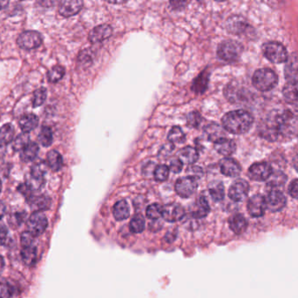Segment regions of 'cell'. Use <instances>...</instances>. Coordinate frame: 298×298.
Wrapping results in <instances>:
<instances>
[{
    "mask_svg": "<svg viewBox=\"0 0 298 298\" xmlns=\"http://www.w3.org/2000/svg\"><path fill=\"white\" fill-rule=\"evenodd\" d=\"M14 128L11 124H5L0 128V147L8 145L13 141Z\"/></svg>",
    "mask_w": 298,
    "mask_h": 298,
    "instance_id": "obj_32",
    "label": "cell"
},
{
    "mask_svg": "<svg viewBox=\"0 0 298 298\" xmlns=\"http://www.w3.org/2000/svg\"><path fill=\"white\" fill-rule=\"evenodd\" d=\"M272 173L271 166L266 162H258L250 167L248 171L249 177L256 181H267Z\"/></svg>",
    "mask_w": 298,
    "mask_h": 298,
    "instance_id": "obj_8",
    "label": "cell"
},
{
    "mask_svg": "<svg viewBox=\"0 0 298 298\" xmlns=\"http://www.w3.org/2000/svg\"><path fill=\"white\" fill-rule=\"evenodd\" d=\"M199 158L197 150L192 147H185L184 149H181L178 153V159L183 164H193L196 162Z\"/></svg>",
    "mask_w": 298,
    "mask_h": 298,
    "instance_id": "obj_24",
    "label": "cell"
},
{
    "mask_svg": "<svg viewBox=\"0 0 298 298\" xmlns=\"http://www.w3.org/2000/svg\"><path fill=\"white\" fill-rule=\"evenodd\" d=\"M170 168L166 165H159L153 170V176L157 181H165L170 175Z\"/></svg>",
    "mask_w": 298,
    "mask_h": 298,
    "instance_id": "obj_41",
    "label": "cell"
},
{
    "mask_svg": "<svg viewBox=\"0 0 298 298\" xmlns=\"http://www.w3.org/2000/svg\"><path fill=\"white\" fill-rule=\"evenodd\" d=\"M204 132H205L206 136L208 137V139L213 142H216L223 138H226L224 129L216 123L209 124L206 128H204Z\"/></svg>",
    "mask_w": 298,
    "mask_h": 298,
    "instance_id": "obj_20",
    "label": "cell"
},
{
    "mask_svg": "<svg viewBox=\"0 0 298 298\" xmlns=\"http://www.w3.org/2000/svg\"><path fill=\"white\" fill-rule=\"evenodd\" d=\"M1 189H2V185H1V181H0V192H1Z\"/></svg>",
    "mask_w": 298,
    "mask_h": 298,
    "instance_id": "obj_61",
    "label": "cell"
},
{
    "mask_svg": "<svg viewBox=\"0 0 298 298\" xmlns=\"http://www.w3.org/2000/svg\"><path fill=\"white\" fill-rule=\"evenodd\" d=\"M7 234H8V231H7L6 227L3 223H0V245H3L6 242Z\"/></svg>",
    "mask_w": 298,
    "mask_h": 298,
    "instance_id": "obj_53",
    "label": "cell"
},
{
    "mask_svg": "<svg viewBox=\"0 0 298 298\" xmlns=\"http://www.w3.org/2000/svg\"><path fill=\"white\" fill-rule=\"evenodd\" d=\"M216 1H224V0H216Z\"/></svg>",
    "mask_w": 298,
    "mask_h": 298,
    "instance_id": "obj_62",
    "label": "cell"
},
{
    "mask_svg": "<svg viewBox=\"0 0 298 298\" xmlns=\"http://www.w3.org/2000/svg\"><path fill=\"white\" fill-rule=\"evenodd\" d=\"M83 6V0H61L59 12L64 18L74 16Z\"/></svg>",
    "mask_w": 298,
    "mask_h": 298,
    "instance_id": "obj_13",
    "label": "cell"
},
{
    "mask_svg": "<svg viewBox=\"0 0 298 298\" xmlns=\"http://www.w3.org/2000/svg\"><path fill=\"white\" fill-rule=\"evenodd\" d=\"M242 52L241 44L235 41H223L219 44L217 49V55L222 61H235L239 59Z\"/></svg>",
    "mask_w": 298,
    "mask_h": 298,
    "instance_id": "obj_4",
    "label": "cell"
},
{
    "mask_svg": "<svg viewBox=\"0 0 298 298\" xmlns=\"http://www.w3.org/2000/svg\"><path fill=\"white\" fill-rule=\"evenodd\" d=\"M227 28L230 32L240 34L245 32L248 28V24L241 17L234 16L229 19L227 23Z\"/></svg>",
    "mask_w": 298,
    "mask_h": 298,
    "instance_id": "obj_25",
    "label": "cell"
},
{
    "mask_svg": "<svg viewBox=\"0 0 298 298\" xmlns=\"http://www.w3.org/2000/svg\"><path fill=\"white\" fill-rule=\"evenodd\" d=\"M247 208L252 217H261L266 210L265 198L261 194H255L249 200Z\"/></svg>",
    "mask_w": 298,
    "mask_h": 298,
    "instance_id": "obj_11",
    "label": "cell"
},
{
    "mask_svg": "<svg viewBox=\"0 0 298 298\" xmlns=\"http://www.w3.org/2000/svg\"><path fill=\"white\" fill-rule=\"evenodd\" d=\"M229 224H230L231 230L236 234H242L243 232H245L247 227H248L247 220L242 214H240V213H236L233 216H231L229 221Z\"/></svg>",
    "mask_w": 298,
    "mask_h": 298,
    "instance_id": "obj_23",
    "label": "cell"
},
{
    "mask_svg": "<svg viewBox=\"0 0 298 298\" xmlns=\"http://www.w3.org/2000/svg\"><path fill=\"white\" fill-rule=\"evenodd\" d=\"M12 292L11 284L4 278L0 277V298H11Z\"/></svg>",
    "mask_w": 298,
    "mask_h": 298,
    "instance_id": "obj_44",
    "label": "cell"
},
{
    "mask_svg": "<svg viewBox=\"0 0 298 298\" xmlns=\"http://www.w3.org/2000/svg\"><path fill=\"white\" fill-rule=\"evenodd\" d=\"M210 211V204L208 200L204 196H201L198 199L195 205L193 207L192 216L194 219H202L209 214Z\"/></svg>",
    "mask_w": 298,
    "mask_h": 298,
    "instance_id": "obj_22",
    "label": "cell"
},
{
    "mask_svg": "<svg viewBox=\"0 0 298 298\" xmlns=\"http://www.w3.org/2000/svg\"><path fill=\"white\" fill-rule=\"evenodd\" d=\"M19 125L24 133H30L39 125V118L33 113L24 114L19 121Z\"/></svg>",
    "mask_w": 298,
    "mask_h": 298,
    "instance_id": "obj_21",
    "label": "cell"
},
{
    "mask_svg": "<svg viewBox=\"0 0 298 298\" xmlns=\"http://www.w3.org/2000/svg\"><path fill=\"white\" fill-rule=\"evenodd\" d=\"M262 53L269 61L276 64L285 62L289 57L286 48L277 42H268L263 44Z\"/></svg>",
    "mask_w": 298,
    "mask_h": 298,
    "instance_id": "obj_3",
    "label": "cell"
},
{
    "mask_svg": "<svg viewBox=\"0 0 298 298\" xmlns=\"http://www.w3.org/2000/svg\"><path fill=\"white\" fill-rule=\"evenodd\" d=\"M189 170H190L189 172L196 173V178H200V176L202 175V169H200V168H198V167H193L192 169H189Z\"/></svg>",
    "mask_w": 298,
    "mask_h": 298,
    "instance_id": "obj_54",
    "label": "cell"
},
{
    "mask_svg": "<svg viewBox=\"0 0 298 298\" xmlns=\"http://www.w3.org/2000/svg\"><path fill=\"white\" fill-rule=\"evenodd\" d=\"M25 218H26V213L24 211L12 213L8 218L9 225L11 226L12 229H18L24 222Z\"/></svg>",
    "mask_w": 298,
    "mask_h": 298,
    "instance_id": "obj_37",
    "label": "cell"
},
{
    "mask_svg": "<svg viewBox=\"0 0 298 298\" xmlns=\"http://www.w3.org/2000/svg\"><path fill=\"white\" fill-rule=\"evenodd\" d=\"M185 133L181 130L180 127H173V128L170 130L168 140L171 143H182L185 141Z\"/></svg>",
    "mask_w": 298,
    "mask_h": 298,
    "instance_id": "obj_38",
    "label": "cell"
},
{
    "mask_svg": "<svg viewBox=\"0 0 298 298\" xmlns=\"http://www.w3.org/2000/svg\"><path fill=\"white\" fill-rule=\"evenodd\" d=\"M285 62V78L289 81H298V53H292Z\"/></svg>",
    "mask_w": 298,
    "mask_h": 298,
    "instance_id": "obj_16",
    "label": "cell"
},
{
    "mask_svg": "<svg viewBox=\"0 0 298 298\" xmlns=\"http://www.w3.org/2000/svg\"><path fill=\"white\" fill-rule=\"evenodd\" d=\"M40 151L39 146L35 142H29L27 145L21 151V161L24 162H30L37 157Z\"/></svg>",
    "mask_w": 298,
    "mask_h": 298,
    "instance_id": "obj_26",
    "label": "cell"
},
{
    "mask_svg": "<svg viewBox=\"0 0 298 298\" xmlns=\"http://www.w3.org/2000/svg\"><path fill=\"white\" fill-rule=\"evenodd\" d=\"M197 188L196 179L191 176L180 178L175 183V191L182 198H189L193 195Z\"/></svg>",
    "mask_w": 298,
    "mask_h": 298,
    "instance_id": "obj_6",
    "label": "cell"
},
{
    "mask_svg": "<svg viewBox=\"0 0 298 298\" xmlns=\"http://www.w3.org/2000/svg\"><path fill=\"white\" fill-rule=\"evenodd\" d=\"M210 79V73L203 71L193 81L192 90L196 93H203L207 89Z\"/></svg>",
    "mask_w": 298,
    "mask_h": 298,
    "instance_id": "obj_31",
    "label": "cell"
},
{
    "mask_svg": "<svg viewBox=\"0 0 298 298\" xmlns=\"http://www.w3.org/2000/svg\"><path fill=\"white\" fill-rule=\"evenodd\" d=\"M47 164L44 161H39L32 166L30 175L37 179H44V174L47 170Z\"/></svg>",
    "mask_w": 298,
    "mask_h": 298,
    "instance_id": "obj_36",
    "label": "cell"
},
{
    "mask_svg": "<svg viewBox=\"0 0 298 298\" xmlns=\"http://www.w3.org/2000/svg\"><path fill=\"white\" fill-rule=\"evenodd\" d=\"M25 184L28 186L32 191L41 190V188L44 186V179H37V178L32 177V175L29 174L25 179Z\"/></svg>",
    "mask_w": 298,
    "mask_h": 298,
    "instance_id": "obj_45",
    "label": "cell"
},
{
    "mask_svg": "<svg viewBox=\"0 0 298 298\" xmlns=\"http://www.w3.org/2000/svg\"><path fill=\"white\" fill-rule=\"evenodd\" d=\"M210 195L214 202H221L225 196V190L222 181H215L209 186Z\"/></svg>",
    "mask_w": 298,
    "mask_h": 298,
    "instance_id": "obj_28",
    "label": "cell"
},
{
    "mask_svg": "<svg viewBox=\"0 0 298 298\" xmlns=\"http://www.w3.org/2000/svg\"><path fill=\"white\" fill-rule=\"evenodd\" d=\"M145 219L143 217V215H141V213H137L131 220L129 224V229L131 230V232L139 234L145 230Z\"/></svg>",
    "mask_w": 298,
    "mask_h": 298,
    "instance_id": "obj_33",
    "label": "cell"
},
{
    "mask_svg": "<svg viewBox=\"0 0 298 298\" xmlns=\"http://www.w3.org/2000/svg\"><path fill=\"white\" fill-rule=\"evenodd\" d=\"M266 210L270 212H278L282 210L286 205V197L278 190H271L265 198Z\"/></svg>",
    "mask_w": 298,
    "mask_h": 298,
    "instance_id": "obj_9",
    "label": "cell"
},
{
    "mask_svg": "<svg viewBox=\"0 0 298 298\" xmlns=\"http://www.w3.org/2000/svg\"><path fill=\"white\" fill-rule=\"evenodd\" d=\"M173 149H174V147H173V143H171V142H170V143H168V144H166V145L163 146V147L161 148L160 153H159L160 157H168V156L170 155L171 153L173 152Z\"/></svg>",
    "mask_w": 298,
    "mask_h": 298,
    "instance_id": "obj_50",
    "label": "cell"
},
{
    "mask_svg": "<svg viewBox=\"0 0 298 298\" xmlns=\"http://www.w3.org/2000/svg\"><path fill=\"white\" fill-rule=\"evenodd\" d=\"M17 43L21 48L25 50H33L41 45L42 43V38L38 32L27 31L21 33L18 38Z\"/></svg>",
    "mask_w": 298,
    "mask_h": 298,
    "instance_id": "obj_7",
    "label": "cell"
},
{
    "mask_svg": "<svg viewBox=\"0 0 298 298\" xmlns=\"http://www.w3.org/2000/svg\"><path fill=\"white\" fill-rule=\"evenodd\" d=\"M267 181H268V186H270L271 188H274V189L279 188V187H282L286 182V175L280 171H277V172L272 171V173Z\"/></svg>",
    "mask_w": 298,
    "mask_h": 298,
    "instance_id": "obj_34",
    "label": "cell"
},
{
    "mask_svg": "<svg viewBox=\"0 0 298 298\" xmlns=\"http://www.w3.org/2000/svg\"><path fill=\"white\" fill-rule=\"evenodd\" d=\"M47 96V91L44 87L37 89L32 95V104L33 107H38L44 104V101Z\"/></svg>",
    "mask_w": 298,
    "mask_h": 298,
    "instance_id": "obj_39",
    "label": "cell"
},
{
    "mask_svg": "<svg viewBox=\"0 0 298 298\" xmlns=\"http://www.w3.org/2000/svg\"><path fill=\"white\" fill-rule=\"evenodd\" d=\"M48 226L47 218L44 213L40 211H35L31 214L26 222V228L29 233L34 236H40L43 234Z\"/></svg>",
    "mask_w": 298,
    "mask_h": 298,
    "instance_id": "obj_5",
    "label": "cell"
},
{
    "mask_svg": "<svg viewBox=\"0 0 298 298\" xmlns=\"http://www.w3.org/2000/svg\"><path fill=\"white\" fill-rule=\"evenodd\" d=\"M28 202L32 210L35 211H44L50 209L52 201L49 196L41 194V195H37V196H31L28 198Z\"/></svg>",
    "mask_w": 298,
    "mask_h": 298,
    "instance_id": "obj_18",
    "label": "cell"
},
{
    "mask_svg": "<svg viewBox=\"0 0 298 298\" xmlns=\"http://www.w3.org/2000/svg\"><path fill=\"white\" fill-rule=\"evenodd\" d=\"M39 141L44 147H50L53 143V132L48 127H43L39 134Z\"/></svg>",
    "mask_w": 298,
    "mask_h": 298,
    "instance_id": "obj_35",
    "label": "cell"
},
{
    "mask_svg": "<svg viewBox=\"0 0 298 298\" xmlns=\"http://www.w3.org/2000/svg\"><path fill=\"white\" fill-rule=\"evenodd\" d=\"M9 0H0V11L3 9L6 8L8 5Z\"/></svg>",
    "mask_w": 298,
    "mask_h": 298,
    "instance_id": "obj_58",
    "label": "cell"
},
{
    "mask_svg": "<svg viewBox=\"0 0 298 298\" xmlns=\"http://www.w3.org/2000/svg\"><path fill=\"white\" fill-rule=\"evenodd\" d=\"M250 191L249 183L244 180H237L231 185L229 190V196L234 202L243 201Z\"/></svg>",
    "mask_w": 298,
    "mask_h": 298,
    "instance_id": "obj_10",
    "label": "cell"
},
{
    "mask_svg": "<svg viewBox=\"0 0 298 298\" xmlns=\"http://www.w3.org/2000/svg\"><path fill=\"white\" fill-rule=\"evenodd\" d=\"M34 243V236L31 233H29L28 231L24 232L21 234V244L22 247L25 246L33 245Z\"/></svg>",
    "mask_w": 298,
    "mask_h": 298,
    "instance_id": "obj_48",
    "label": "cell"
},
{
    "mask_svg": "<svg viewBox=\"0 0 298 298\" xmlns=\"http://www.w3.org/2000/svg\"><path fill=\"white\" fill-rule=\"evenodd\" d=\"M47 165L53 171H60L63 167V158L56 150H52L47 153Z\"/></svg>",
    "mask_w": 298,
    "mask_h": 298,
    "instance_id": "obj_30",
    "label": "cell"
},
{
    "mask_svg": "<svg viewBox=\"0 0 298 298\" xmlns=\"http://www.w3.org/2000/svg\"><path fill=\"white\" fill-rule=\"evenodd\" d=\"M162 211L163 208L160 204L153 203L152 205H149L147 209V217L151 220H158L159 218L162 216Z\"/></svg>",
    "mask_w": 298,
    "mask_h": 298,
    "instance_id": "obj_42",
    "label": "cell"
},
{
    "mask_svg": "<svg viewBox=\"0 0 298 298\" xmlns=\"http://www.w3.org/2000/svg\"><path fill=\"white\" fill-rule=\"evenodd\" d=\"M277 81V74L269 68L259 69L252 78L253 85L261 92H267L274 88Z\"/></svg>",
    "mask_w": 298,
    "mask_h": 298,
    "instance_id": "obj_2",
    "label": "cell"
},
{
    "mask_svg": "<svg viewBox=\"0 0 298 298\" xmlns=\"http://www.w3.org/2000/svg\"><path fill=\"white\" fill-rule=\"evenodd\" d=\"M106 1H107L108 3H111V4H121L128 2V0H106Z\"/></svg>",
    "mask_w": 298,
    "mask_h": 298,
    "instance_id": "obj_57",
    "label": "cell"
},
{
    "mask_svg": "<svg viewBox=\"0 0 298 298\" xmlns=\"http://www.w3.org/2000/svg\"><path fill=\"white\" fill-rule=\"evenodd\" d=\"M30 142L28 133H24L20 134L18 137L14 140L12 143V149L15 151H21L25 146Z\"/></svg>",
    "mask_w": 298,
    "mask_h": 298,
    "instance_id": "obj_43",
    "label": "cell"
},
{
    "mask_svg": "<svg viewBox=\"0 0 298 298\" xmlns=\"http://www.w3.org/2000/svg\"><path fill=\"white\" fill-rule=\"evenodd\" d=\"M79 62L84 66H87L89 64H92L93 62V53L89 50L85 49L82 51L79 55Z\"/></svg>",
    "mask_w": 298,
    "mask_h": 298,
    "instance_id": "obj_46",
    "label": "cell"
},
{
    "mask_svg": "<svg viewBox=\"0 0 298 298\" xmlns=\"http://www.w3.org/2000/svg\"><path fill=\"white\" fill-rule=\"evenodd\" d=\"M201 122H202V117H201L200 113L197 112H193L189 114V116H188L189 125L193 128H197L198 126L201 124Z\"/></svg>",
    "mask_w": 298,
    "mask_h": 298,
    "instance_id": "obj_47",
    "label": "cell"
},
{
    "mask_svg": "<svg viewBox=\"0 0 298 298\" xmlns=\"http://www.w3.org/2000/svg\"><path fill=\"white\" fill-rule=\"evenodd\" d=\"M293 166H294L295 170L298 172V155L295 156L293 159Z\"/></svg>",
    "mask_w": 298,
    "mask_h": 298,
    "instance_id": "obj_59",
    "label": "cell"
},
{
    "mask_svg": "<svg viewBox=\"0 0 298 298\" xmlns=\"http://www.w3.org/2000/svg\"><path fill=\"white\" fill-rule=\"evenodd\" d=\"M223 128L233 134H242L250 130L254 118L245 110H234L226 113L222 117Z\"/></svg>",
    "mask_w": 298,
    "mask_h": 298,
    "instance_id": "obj_1",
    "label": "cell"
},
{
    "mask_svg": "<svg viewBox=\"0 0 298 298\" xmlns=\"http://www.w3.org/2000/svg\"><path fill=\"white\" fill-rule=\"evenodd\" d=\"M41 1V4L44 5V6H46V7H49V6H52L54 4V2H55V0H40Z\"/></svg>",
    "mask_w": 298,
    "mask_h": 298,
    "instance_id": "obj_55",
    "label": "cell"
},
{
    "mask_svg": "<svg viewBox=\"0 0 298 298\" xmlns=\"http://www.w3.org/2000/svg\"><path fill=\"white\" fill-rule=\"evenodd\" d=\"M113 216L117 221H123L129 216V207L125 200H121L113 206Z\"/></svg>",
    "mask_w": 298,
    "mask_h": 298,
    "instance_id": "obj_29",
    "label": "cell"
},
{
    "mask_svg": "<svg viewBox=\"0 0 298 298\" xmlns=\"http://www.w3.org/2000/svg\"><path fill=\"white\" fill-rule=\"evenodd\" d=\"M289 193L291 197L298 200V179L290 183L289 187Z\"/></svg>",
    "mask_w": 298,
    "mask_h": 298,
    "instance_id": "obj_51",
    "label": "cell"
},
{
    "mask_svg": "<svg viewBox=\"0 0 298 298\" xmlns=\"http://www.w3.org/2000/svg\"><path fill=\"white\" fill-rule=\"evenodd\" d=\"M220 169L222 174L228 177H237L242 172V168L237 161L232 158H224L221 161Z\"/></svg>",
    "mask_w": 298,
    "mask_h": 298,
    "instance_id": "obj_14",
    "label": "cell"
},
{
    "mask_svg": "<svg viewBox=\"0 0 298 298\" xmlns=\"http://www.w3.org/2000/svg\"><path fill=\"white\" fill-rule=\"evenodd\" d=\"M189 0H170V4L171 7L175 10H181L185 7Z\"/></svg>",
    "mask_w": 298,
    "mask_h": 298,
    "instance_id": "obj_52",
    "label": "cell"
},
{
    "mask_svg": "<svg viewBox=\"0 0 298 298\" xmlns=\"http://www.w3.org/2000/svg\"><path fill=\"white\" fill-rule=\"evenodd\" d=\"M64 68L61 65H55L47 73L49 82L56 83L64 77Z\"/></svg>",
    "mask_w": 298,
    "mask_h": 298,
    "instance_id": "obj_40",
    "label": "cell"
},
{
    "mask_svg": "<svg viewBox=\"0 0 298 298\" xmlns=\"http://www.w3.org/2000/svg\"><path fill=\"white\" fill-rule=\"evenodd\" d=\"M183 168V163L179 159H173L170 161V170L173 173H181Z\"/></svg>",
    "mask_w": 298,
    "mask_h": 298,
    "instance_id": "obj_49",
    "label": "cell"
},
{
    "mask_svg": "<svg viewBox=\"0 0 298 298\" xmlns=\"http://www.w3.org/2000/svg\"><path fill=\"white\" fill-rule=\"evenodd\" d=\"M282 95L288 103L298 105V81H289L282 89Z\"/></svg>",
    "mask_w": 298,
    "mask_h": 298,
    "instance_id": "obj_17",
    "label": "cell"
},
{
    "mask_svg": "<svg viewBox=\"0 0 298 298\" xmlns=\"http://www.w3.org/2000/svg\"><path fill=\"white\" fill-rule=\"evenodd\" d=\"M4 268V258L0 255V273L3 271Z\"/></svg>",
    "mask_w": 298,
    "mask_h": 298,
    "instance_id": "obj_60",
    "label": "cell"
},
{
    "mask_svg": "<svg viewBox=\"0 0 298 298\" xmlns=\"http://www.w3.org/2000/svg\"><path fill=\"white\" fill-rule=\"evenodd\" d=\"M21 251V259L26 266H32L36 263L37 249L34 245L22 247Z\"/></svg>",
    "mask_w": 298,
    "mask_h": 298,
    "instance_id": "obj_27",
    "label": "cell"
},
{
    "mask_svg": "<svg viewBox=\"0 0 298 298\" xmlns=\"http://www.w3.org/2000/svg\"><path fill=\"white\" fill-rule=\"evenodd\" d=\"M113 29L109 24H101L93 28L89 33V41L93 44L106 41L112 36Z\"/></svg>",
    "mask_w": 298,
    "mask_h": 298,
    "instance_id": "obj_15",
    "label": "cell"
},
{
    "mask_svg": "<svg viewBox=\"0 0 298 298\" xmlns=\"http://www.w3.org/2000/svg\"><path fill=\"white\" fill-rule=\"evenodd\" d=\"M185 215V210L180 204L171 203L163 208L162 217L169 222H175L181 221Z\"/></svg>",
    "mask_w": 298,
    "mask_h": 298,
    "instance_id": "obj_12",
    "label": "cell"
},
{
    "mask_svg": "<svg viewBox=\"0 0 298 298\" xmlns=\"http://www.w3.org/2000/svg\"><path fill=\"white\" fill-rule=\"evenodd\" d=\"M5 211H6V208H5V206H4L3 202H0V220H1V219L3 218V216H4V213H5Z\"/></svg>",
    "mask_w": 298,
    "mask_h": 298,
    "instance_id": "obj_56",
    "label": "cell"
},
{
    "mask_svg": "<svg viewBox=\"0 0 298 298\" xmlns=\"http://www.w3.org/2000/svg\"><path fill=\"white\" fill-rule=\"evenodd\" d=\"M214 149L223 156H230L234 153L236 145L234 141L223 138L222 140L214 142Z\"/></svg>",
    "mask_w": 298,
    "mask_h": 298,
    "instance_id": "obj_19",
    "label": "cell"
}]
</instances>
